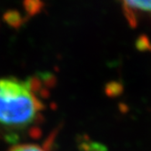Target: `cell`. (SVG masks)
<instances>
[{"instance_id": "cell-1", "label": "cell", "mask_w": 151, "mask_h": 151, "mask_svg": "<svg viewBox=\"0 0 151 151\" xmlns=\"http://www.w3.org/2000/svg\"><path fill=\"white\" fill-rule=\"evenodd\" d=\"M36 78H0V136L14 137L28 130L44 110Z\"/></svg>"}, {"instance_id": "cell-2", "label": "cell", "mask_w": 151, "mask_h": 151, "mask_svg": "<svg viewBox=\"0 0 151 151\" xmlns=\"http://www.w3.org/2000/svg\"><path fill=\"white\" fill-rule=\"evenodd\" d=\"M126 14L131 22L137 18H151V0H122Z\"/></svg>"}, {"instance_id": "cell-3", "label": "cell", "mask_w": 151, "mask_h": 151, "mask_svg": "<svg viewBox=\"0 0 151 151\" xmlns=\"http://www.w3.org/2000/svg\"><path fill=\"white\" fill-rule=\"evenodd\" d=\"M8 151H45L38 145L35 144H18L10 147Z\"/></svg>"}]
</instances>
